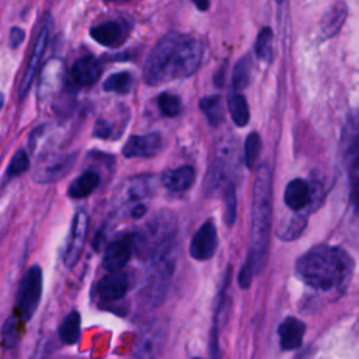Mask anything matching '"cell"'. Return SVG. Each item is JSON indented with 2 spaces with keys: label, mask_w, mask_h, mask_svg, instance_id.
Returning <instances> with one entry per match:
<instances>
[{
  "label": "cell",
  "mask_w": 359,
  "mask_h": 359,
  "mask_svg": "<svg viewBox=\"0 0 359 359\" xmlns=\"http://www.w3.org/2000/svg\"><path fill=\"white\" fill-rule=\"evenodd\" d=\"M177 217L172 211H160L155 215L144 229L131 235L133 252L144 258H152L164 247L176 240Z\"/></svg>",
  "instance_id": "cell-5"
},
{
  "label": "cell",
  "mask_w": 359,
  "mask_h": 359,
  "mask_svg": "<svg viewBox=\"0 0 359 359\" xmlns=\"http://www.w3.org/2000/svg\"><path fill=\"white\" fill-rule=\"evenodd\" d=\"M306 333V324L296 317H287L278 327L280 344L284 351H295L302 343Z\"/></svg>",
  "instance_id": "cell-17"
},
{
  "label": "cell",
  "mask_w": 359,
  "mask_h": 359,
  "mask_svg": "<svg viewBox=\"0 0 359 359\" xmlns=\"http://www.w3.org/2000/svg\"><path fill=\"white\" fill-rule=\"evenodd\" d=\"M30 168V159L29 155L25 153V150H18L10 160L9 163V168L6 172V177L8 178H14L21 176L23 173H25Z\"/></svg>",
  "instance_id": "cell-35"
},
{
  "label": "cell",
  "mask_w": 359,
  "mask_h": 359,
  "mask_svg": "<svg viewBox=\"0 0 359 359\" xmlns=\"http://www.w3.org/2000/svg\"><path fill=\"white\" fill-rule=\"evenodd\" d=\"M192 359H201V358H192Z\"/></svg>",
  "instance_id": "cell-44"
},
{
  "label": "cell",
  "mask_w": 359,
  "mask_h": 359,
  "mask_svg": "<svg viewBox=\"0 0 359 359\" xmlns=\"http://www.w3.org/2000/svg\"><path fill=\"white\" fill-rule=\"evenodd\" d=\"M272 217V176L267 164L260 165L253 187L250 252L239 272V285L247 289L267 263Z\"/></svg>",
  "instance_id": "cell-2"
},
{
  "label": "cell",
  "mask_w": 359,
  "mask_h": 359,
  "mask_svg": "<svg viewBox=\"0 0 359 359\" xmlns=\"http://www.w3.org/2000/svg\"><path fill=\"white\" fill-rule=\"evenodd\" d=\"M277 2H284V0H277Z\"/></svg>",
  "instance_id": "cell-43"
},
{
  "label": "cell",
  "mask_w": 359,
  "mask_h": 359,
  "mask_svg": "<svg viewBox=\"0 0 359 359\" xmlns=\"http://www.w3.org/2000/svg\"><path fill=\"white\" fill-rule=\"evenodd\" d=\"M157 104H159V108H160V111L163 113V116L169 117V118L177 117L181 111L180 98L174 94H170V93L160 94L157 98Z\"/></svg>",
  "instance_id": "cell-34"
},
{
  "label": "cell",
  "mask_w": 359,
  "mask_h": 359,
  "mask_svg": "<svg viewBox=\"0 0 359 359\" xmlns=\"http://www.w3.org/2000/svg\"><path fill=\"white\" fill-rule=\"evenodd\" d=\"M306 224H308V215L303 212H295L293 215L285 217L280 224L277 236L284 241H293L305 232Z\"/></svg>",
  "instance_id": "cell-24"
},
{
  "label": "cell",
  "mask_w": 359,
  "mask_h": 359,
  "mask_svg": "<svg viewBox=\"0 0 359 359\" xmlns=\"http://www.w3.org/2000/svg\"><path fill=\"white\" fill-rule=\"evenodd\" d=\"M3 104H5V96H3V93H0V111H2Z\"/></svg>",
  "instance_id": "cell-41"
},
{
  "label": "cell",
  "mask_w": 359,
  "mask_h": 359,
  "mask_svg": "<svg viewBox=\"0 0 359 359\" xmlns=\"http://www.w3.org/2000/svg\"><path fill=\"white\" fill-rule=\"evenodd\" d=\"M16 319L9 317L3 325L2 331V343L3 347L8 349H12L17 343V331H16Z\"/></svg>",
  "instance_id": "cell-36"
},
{
  "label": "cell",
  "mask_w": 359,
  "mask_h": 359,
  "mask_svg": "<svg viewBox=\"0 0 359 359\" xmlns=\"http://www.w3.org/2000/svg\"><path fill=\"white\" fill-rule=\"evenodd\" d=\"M100 185V176L94 172H85L77 177L69 187L68 196L73 200L86 198L97 189Z\"/></svg>",
  "instance_id": "cell-25"
},
{
  "label": "cell",
  "mask_w": 359,
  "mask_h": 359,
  "mask_svg": "<svg viewBox=\"0 0 359 359\" xmlns=\"http://www.w3.org/2000/svg\"><path fill=\"white\" fill-rule=\"evenodd\" d=\"M129 288L128 277L118 271V272H108L104 278L97 285L98 297L105 303H113L122 299Z\"/></svg>",
  "instance_id": "cell-15"
},
{
  "label": "cell",
  "mask_w": 359,
  "mask_h": 359,
  "mask_svg": "<svg viewBox=\"0 0 359 359\" xmlns=\"http://www.w3.org/2000/svg\"><path fill=\"white\" fill-rule=\"evenodd\" d=\"M341 149L344 160L348 165V170L351 172L352 177V189H354V200L356 196V173H358V124L356 118L349 117L341 137Z\"/></svg>",
  "instance_id": "cell-12"
},
{
  "label": "cell",
  "mask_w": 359,
  "mask_h": 359,
  "mask_svg": "<svg viewBox=\"0 0 359 359\" xmlns=\"http://www.w3.org/2000/svg\"><path fill=\"white\" fill-rule=\"evenodd\" d=\"M103 69L94 57H85L75 62L70 70V81L77 88L92 86L98 80Z\"/></svg>",
  "instance_id": "cell-16"
},
{
  "label": "cell",
  "mask_w": 359,
  "mask_h": 359,
  "mask_svg": "<svg viewBox=\"0 0 359 359\" xmlns=\"http://www.w3.org/2000/svg\"><path fill=\"white\" fill-rule=\"evenodd\" d=\"M237 216V194L233 183H229L225 188L224 198V219L228 226H233Z\"/></svg>",
  "instance_id": "cell-32"
},
{
  "label": "cell",
  "mask_w": 359,
  "mask_h": 359,
  "mask_svg": "<svg viewBox=\"0 0 359 359\" xmlns=\"http://www.w3.org/2000/svg\"><path fill=\"white\" fill-rule=\"evenodd\" d=\"M168 340V324L155 321L149 324L137 340L135 355L137 359H156Z\"/></svg>",
  "instance_id": "cell-8"
},
{
  "label": "cell",
  "mask_w": 359,
  "mask_h": 359,
  "mask_svg": "<svg viewBox=\"0 0 359 359\" xmlns=\"http://www.w3.org/2000/svg\"><path fill=\"white\" fill-rule=\"evenodd\" d=\"M217 250V232L212 220L205 222L198 232L192 237L189 244V256L198 260L207 261L215 256Z\"/></svg>",
  "instance_id": "cell-10"
},
{
  "label": "cell",
  "mask_w": 359,
  "mask_h": 359,
  "mask_svg": "<svg viewBox=\"0 0 359 359\" xmlns=\"http://www.w3.org/2000/svg\"><path fill=\"white\" fill-rule=\"evenodd\" d=\"M348 14V9L347 5L344 2H337L333 5L328 12H325V14L323 16V20L320 23V29H321V34L325 38H331L338 34V31L341 30V27L345 23Z\"/></svg>",
  "instance_id": "cell-22"
},
{
  "label": "cell",
  "mask_w": 359,
  "mask_h": 359,
  "mask_svg": "<svg viewBox=\"0 0 359 359\" xmlns=\"http://www.w3.org/2000/svg\"><path fill=\"white\" fill-rule=\"evenodd\" d=\"M88 229H89V215L86 211H79L73 217L70 235L65 248L64 260L66 267L70 268L79 261L83 248H85L86 244Z\"/></svg>",
  "instance_id": "cell-9"
},
{
  "label": "cell",
  "mask_w": 359,
  "mask_h": 359,
  "mask_svg": "<svg viewBox=\"0 0 359 359\" xmlns=\"http://www.w3.org/2000/svg\"><path fill=\"white\" fill-rule=\"evenodd\" d=\"M51 29H52V18L49 14H46L42 20V25H41V30L37 36L33 52H31V58L29 61V65L25 68L23 80H21V85H20V98H25V96L29 94L31 86H33V81L37 76V72L40 69L41 61L44 53L46 51L48 42H49V37H51Z\"/></svg>",
  "instance_id": "cell-7"
},
{
  "label": "cell",
  "mask_w": 359,
  "mask_h": 359,
  "mask_svg": "<svg viewBox=\"0 0 359 359\" xmlns=\"http://www.w3.org/2000/svg\"><path fill=\"white\" fill-rule=\"evenodd\" d=\"M25 38L24 31L20 29V27H13L10 30V36H9V41H10V46L12 48H17Z\"/></svg>",
  "instance_id": "cell-38"
},
{
  "label": "cell",
  "mask_w": 359,
  "mask_h": 359,
  "mask_svg": "<svg viewBox=\"0 0 359 359\" xmlns=\"http://www.w3.org/2000/svg\"><path fill=\"white\" fill-rule=\"evenodd\" d=\"M253 59L250 57L241 58L233 70V86L236 90H241L250 85L253 76Z\"/></svg>",
  "instance_id": "cell-30"
},
{
  "label": "cell",
  "mask_w": 359,
  "mask_h": 359,
  "mask_svg": "<svg viewBox=\"0 0 359 359\" xmlns=\"http://www.w3.org/2000/svg\"><path fill=\"white\" fill-rule=\"evenodd\" d=\"M73 163H75V156H65L53 161H49L36 173V181L40 184L59 181L72 169Z\"/></svg>",
  "instance_id": "cell-21"
},
{
  "label": "cell",
  "mask_w": 359,
  "mask_h": 359,
  "mask_svg": "<svg viewBox=\"0 0 359 359\" xmlns=\"http://www.w3.org/2000/svg\"><path fill=\"white\" fill-rule=\"evenodd\" d=\"M354 271L352 257L341 247L320 244L296 263L299 278L308 287L321 291L344 289Z\"/></svg>",
  "instance_id": "cell-3"
},
{
  "label": "cell",
  "mask_w": 359,
  "mask_h": 359,
  "mask_svg": "<svg viewBox=\"0 0 359 359\" xmlns=\"http://www.w3.org/2000/svg\"><path fill=\"white\" fill-rule=\"evenodd\" d=\"M202 55L204 46L198 40L177 33L164 36L148 55L144 79L149 86H157L188 77L198 70Z\"/></svg>",
  "instance_id": "cell-1"
},
{
  "label": "cell",
  "mask_w": 359,
  "mask_h": 359,
  "mask_svg": "<svg viewBox=\"0 0 359 359\" xmlns=\"http://www.w3.org/2000/svg\"><path fill=\"white\" fill-rule=\"evenodd\" d=\"M156 189V178L153 176H139L122 184L121 200L124 202H136L149 198Z\"/></svg>",
  "instance_id": "cell-18"
},
{
  "label": "cell",
  "mask_w": 359,
  "mask_h": 359,
  "mask_svg": "<svg viewBox=\"0 0 359 359\" xmlns=\"http://www.w3.org/2000/svg\"><path fill=\"white\" fill-rule=\"evenodd\" d=\"M92 38L103 46L114 48L118 46L127 36L125 24L118 21H107L97 27H93L90 30Z\"/></svg>",
  "instance_id": "cell-19"
},
{
  "label": "cell",
  "mask_w": 359,
  "mask_h": 359,
  "mask_svg": "<svg viewBox=\"0 0 359 359\" xmlns=\"http://www.w3.org/2000/svg\"><path fill=\"white\" fill-rule=\"evenodd\" d=\"M80 315L79 312L73 310L70 312L62 321L59 327V337L64 344L66 345H75L80 338Z\"/></svg>",
  "instance_id": "cell-28"
},
{
  "label": "cell",
  "mask_w": 359,
  "mask_h": 359,
  "mask_svg": "<svg viewBox=\"0 0 359 359\" xmlns=\"http://www.w3.org/2000/svg\"><path fill=\"white\" fill-rule=\"evenodd\" d=\"M105 2H113V0H105Z\"/></svg>",
  "instance_id": "cell-42"
},
{
  "label": "cell",
  "mask_w": 359,
  "mask_h": 359,
  "mask_svg": "<svg viewBox=\"0 0 359 359\" xmlns=\"http://www.w3.org/2000/svg\"><path fill=\"white\" fill-rule=\"evenodd\" d=\"M111 135H113V127L104 120H98L94 128V136L101 137V139H108Z\"/></svg>",
  "instance_id": "cell-37"
},
{
  "label": "cell",
  "mask_w": 359,
  "mask_h": 359,
  "mask_svg": "<svg viewBox=\"0 0 359 359\" xmlns=\"http://www.w3.org/2000/svg\"><path fill=\"white\" fill-rule=\"evenodd\" d=\"M132 89V76L128 72H120L109 76L104 81V90L118 94H128Z\"/></svg>",
  "instance_id": "cell-31"
},
{
  "label": "cell",
  "mask_w": 359,
  "mask_h": 359,
  "mask_svg": "<svg viewBox=\"0 0 359 359\" xmlns=\"http://www.w3.org/2000/svg\"><path fill=\"white\" fill-rule=\"evenodd\" d=\"M42 296V269L33 265L25 272L17 292V306L23 320L30 321L36 315Z\"/></svg>",
  "instance_id": "cell-6"
},
{
  "label": "cell",
  "mask_w": 359,
  "mask_h": 359,
  "mask_svg": "<svg viewBox=\"0 0 359 359\" xmlns=\"http://www.w3.org/2000/svg\"><path fill=\"white\" fill-rule=\"evenodd\" d=\"M192 2H194L197 9H200L201 12H207L211 5V0H192Z\"/></svg>",
  "instance_id": "cell-40"
},
{
  "label": "cell",
  "mask_w": 359,
  "mask_h": 359,
  "mask_svg": "<svg viewBox=\"0 0 359 359\" xmlns=\"http://www.w3.org/2000/svg\"><path fill=\"white\" fill-rule=\"evenodd\" d=\"M272 40L274 34L271 29H263L256 40V53L264 62L272 61Z\"/></svg>",
  "instance_id": "cell-33"
},
{
  "label": "cell",
  "mask_w": 359,
  "mask_h": 359,
  "mask_svg": "<svg viewBox=\"0 0 359 359\" xmlns=\"http://www.w3.org/2000/svg\"><path fill=\"white\" fill-rule=\"evenodd\" d=\"M263 152V141L257 132H252L247 136L244 144V163L250 170H256Z\"/></svg>",
  "instance_id": "cell-29"
},
{
  "label": "cell",
  "mask_w": 359,
  "mask_h": 359,
  "mask_svg": "<svg viewBox=\"0 0 359 359\" xmlns=\"http://www.w3.org/2000/svg\"><path fill=\"white\" fill-rule=\"evenodd\" d=\"M133 253V241L131 236L116 240L108 244L104 253L103 264L108 272H118L125 268V265L132 258Z\"/></svg>",
  "instance_id": "cell-13"
},
{
  "label": "cell",
  "mask_w": 359,
  "mask_h": 359,
  "mask_svg": "<svg viewBox=\"0 0 359 359\" xmlns=\"http://www.w3.org/2000/svg\"><path fill=\"white\" fill-rule=\"evenodd\" d=\"M163 148L160 133H148L142 136H131L122 149V155L128 159L133 157H152Z\"/></svg>",
  "instance_id": "cell-14"
},
{
  "label": "cell",
  "mask_w": 359,
  "mask_h": 359,
  "mask_svg": "<svg viewBox=\"0 0 359 359\" xmlns=\"http://www.w3.org/2000/svg\"><path fill=\"white\" fill-rule=\"evenodd\" d=\"M163 185L172 192H184L196 183V170L191 165H181L178 169L164 172L161 176Z\"/></svg>",
  "instance_id": "cell-20"
},
{
  "label": "cell",
  "mask_w": 359,
  "mask_h": 359,
  "mask_svg": "<svg viewBox=\"0 0 359 359\" xmlns=\"http://www.w3.org/2000/svg\"><path fill=\"white\" fill-rule=\"evenodd\" d=\"M201 111L205 114L209 125L219 127L225 120V108L224 101L220 96H209L204 97L200 101Z\"/></svg>",
  "instance_id": "cell-26"
},
{
  "label": "cell",
  "mask_w": 359,
  "mask_h": 359,
  "mask_svg": "<svg viewBox=\"0 0 359 359\" xmlns=\"http://www.w3.org/2000/svg\"><path fill=\"white\" fill-rule=\"evenodd\" d=\"M315 188L302 178H295L288 183L284 194L285 205L293 212H303L315 205Z\"/></svg>",
  "instance_id": "cell-11"
},
{
  "label": "cell",
  "mask_w": 359,
  "mask_h": 359,
  "mask_svg": "<svg viewBox=\"0 0 359 359\" xmlns=\"http://www.w3.org/2000/svg\"><path fill=\"white\" fill-rule=\"evenodd\" d=\"M228 108H229V114L233 120V122L243 128L250 121V109H248L247 100L243 94L240 93H233L228 98Z\"/></svg>",
  "instance_id": "cell-27"
},
{
  "label": "cell",
  "mask_w": 359,
  "mask_h": 359,
  "mask_svg": "<svg viewBox=\"0 0 359 359\" xmlns=\"http://www.w3.org/2000/svg\"><path fill=\"white\" fill-rule=\"evenodd\" d=\"M176 260V240L150 258V265L141 291V300L144 306L156 308L164 300L173 277Z\"/></svg>",
  "instance_id": "cell-4"
},
{
  "label": "cell",
  "mask_w": 359,
  "mask_h": 359,
  "mask_svg": "<svg viewBox=\"0 0 359 359\" xmlns=\"http://www.w3.org/2000/svg\"><path fill=\"white\" fill-rule=\"evenodd\" d=\"M62 68L64 65L58 59H52L45 65L40 80V94L42 97L58 90L62 83Z\"/></svg>",
  "instance_id": "cell-23"
},
{
  "label": "cell",
  "mask_w": 359,
  "mask_h": 359,
  "mask_svg": "<svg viewBox=\"0 0 359 359\" xmlns=\"http://www.w3.org/2000/svg\"><path fill=\"white\" fill-rule=\"evenodd\" d=\"M145 213H146V207H144V205H137V207L133 208L132 212H131L132 217H135V219H141V217H144Z\"/></svg>",
  "instance_id": "cell-39"
}]
</instances>
